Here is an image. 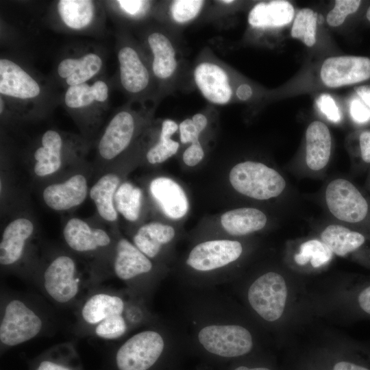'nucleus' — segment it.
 I'll use <instances>...</instances> for the list:
<instances>
[{
    "label": "nucleus",
    "mask_w": 370,
    "mask_h": 370,
    "mask_svg": "<svg viewBox=\"0 0 370 370\" xmlns=\"http://www.w3.org/2000/svg\"><path fill=\"white\" fill-rule=\"evenodd\" d=\"M122 182L120 175L114 171H105L89 189L99 217L106 223L114 224L119 218L114 205L116 192Z\"/></svg>",
    "instance_id": "obj_20"
},
{
    "label": "nucleus",
    "mask_w": 370,
    "mask_h": 370,
    "mask_svg": "<svg viewBox=\"0 0 370 370\" xmlns=\"http://www.w3.org/2000/svg\"><path fill=\"white\" fill-rule=\"evenodd\" d=\"M366 16H367V19L370 21V6L369 7V8H368V10L367 11Z\"/></svg>",
    "instance_id": "obj_50"
},
{
    "label": "nucleus",
    "mask_w": 370,
    "mask_h": 370,
    "mask_svg": "<svg viewBox=\"0 0 370 370\" xmlns=\"http://www.w3.org/2000/svg\"><path fill=\"white\" fill-rule=\"evenodd\" d=\"M85 145L58 130L45 131L28 158L29 174L36 181L49 182L73 166L79 168Z\"/></svg>",
    "instance_id": "obj_1"
},
{
    "label": "nucleus",
    "mask_w": 370,
    "mask_h": 370,
    "mask_svg": "<svg viewBox=\"0 0 370 370\" xmlns=\"http://www.w3.org/2000/svg\"><path fill=\"white\" fill-rule=\"evenodd\" d=\"M234 370H270V369L265 367L248 368L247 367L241 366L236 368Z\"/></svg>",
    "instance_id": "obj_49"
},
{
    "label": "nucleus",
    "mask_w": 370,
    "mask_h": 370,
    "mask_svg": "<svg viewBox=\"0 0 370 370\" xmlns=\"http://www.w3.org/2000/svg\"><path fill=\"white\" fill-rule=\"evenodd\" d=\"M294 16L291 3L284 0L260 2L248 14V23L254 28L278 27L289 23Z\"/></svg>",
    "instance_id": "obj_24"
},
{
    "label": "nucleus",
    "mask_w": 370,
    "mask_h": 370,
    "mask_svg": "<svg viewBox=\"0 0 370 370\" xmlns=\"http://www.w3.org/2000/svg\"><path fill=\"white\" fill-rule=\"evenodd\" d=\"M325 201L331 213L343 221L360 222L368 212L366 199L352 183L345 179H336L328 184Z\"/></svg>",
    "instance_id": "obj_11"
},
{
    "label": "nucleus",
    "mask_w": 370,
    "mask_h": 370,
    "mask_svg": "<svg viewBox=\"0 0 370 370\" xmlns=\"http://www.w3.org/2000/svg\"><path fill=\"white\" fill-rule=\"evenodd\" d=\"M198 340L208 352L226 358L245 355L253 347L250 332L237 325L206 326L199 331Z\"/></svg>",
    "instance_id": "obj_5"
},
{
    "label": "nucleus",
    "mask_w": 370,
    "mask_h": 370,
    "mask_svg": "<svg viewBox=\"0 0 370 370\" xmlns=\"http://www.w3.org/2000/svg\"><path fill=\"white\" fill-rule=\"evenodd\" d=\"M138 116L130 107L118 111L102 132L97 145L99 169L105 171L108 165L130 146L137 132Z\"/></svg>",
    "instance_id": "obj_3"
},
{
    "label": "nucleus",
    "mask_w": 370,
    "mask_h": 370,
    "mask_svg": "<svg viewBox=\"0 0 370 370\" xmlns=\"http://www.w3.org/2000/svg\"><path fill=\"white\" fill-rule=\"evenodd\" d=\"M361 1L358 0H336L334 7L327 14L326 21L332 27L341 25L346 17L356 12Z\"/></svg>",
    "instance_id": "obj_38"
},
{
    "label": "nucleus",
    "mask_w": 370,
    "mask_h": 370,
    "mask_svg": "<svg viewBox=\"0 0 370 370\" xmlns=\"http://www.w3.org/2000/svg\"><path fill=\"white\" fill-rule=\"evenodd\" d=\"M123 309L124 303L121 297L101 293L93 295L85 302L81 314L86 323L97 325L109 317L122 314Z\"/></svg>",
    "instance_id": "obj_28"
},
{
    "label": "nucleus",
    "mask_w": 370,
    "mask_h": 370,
    "mask_svg": "<svg viewBox=\"0 0 370 370\" xmlns=\"http://www.w3.org/2000/svg\"><path fill=\"white\" fill-rule=\"evenodd\" d=\"M321 238L332 253L340 256L355 251L365 241L362 234L339 225H328L321 233Z\"/></svg>",
    "instance_id": "obj_30"
},
{
    "label": "nucleus",
    "mask_w": 370,
    "mask_h": 370,
    "mask_svg": "<svg viewBox=\"0 0 370 370\" xmlns=\"http://www.w3.org/2000/svg\"><path fill=\"white\" fill-rule=\"evenodd\" d=\"M179 130L178 124L170 119H164L158 142L146 153V160L151 164H160L174 156L180 147V143L171 138Z\"/></svg>",
    "instance_id": "obj_31"
},
{
    "label": "nucleus",
    "mask_w": 370,
    "mask_h": 370,
    "mask_svg": "<svg viewBox=\"0 0 370 370\" xmlns=\"http://www.w3.org/2000/svg\"><path fill=\"white\" fill-rule=\"evenodd\" d=\"M108 97V84L103 80H95L91 84L86 82L68 87L64 102L71 111L82 112L92 106L106 102Z\"/></svg>",
    "instance_id": "obj_25"
},
{
    "label": "nucleus",
    "mask_w": 370,
    "mask_h": 370,
    "mask_svg": "<svg viewBox=\"0 0 370 370\" xmlns=\"http://www.w3.org/2000/svg\"><path fill=\"white\" fill-rule=\"evenodd\" d=\"M36 234V223L29 216L20 214L10 220L1 236V265L12 267L19 262Z\"/></svg>",
    "instance_id": "obj_13"
},
{
    "label": "nucleus",
    "mask_w": 370,
    "mask_h": 370,
    "mask_svg": "<svg viewBox=\"0 0 370 370\" xmlns=\"http://www.w3.org/2000/svg\"><path fill=\"white\" fill-rule=\"evenodd\" d=\"M195 84L201 95L212 104H228L234 97L231 77L224 64L212 58H201L193 71Z\"/></svg>",
    "instance_id": "obj_8"
},
{
    "label": "nucleus",
    "mask_w": 370,
    "mask_h": 370,
    "mask_svg": "<svg viewBox=\"0 0 370 370\" xmlns=\"http://www.w3.org/2000/svg\"><path fill=\"white\" fill-rule=\"evenodd\" d=\"M358 301L361 309L370 314V286L360 293Z\"/></svg>",
    "instance_id": "obj_45"
},
{
    "label": "nucleus",
    "mask_w": 370,
    "mask_h": 370,
    "mask_svg": "<svg viewBox=\"0 0 370 370\" xmlns=\"http://www.w3.org/2000/svg\"><path fill=\"white\" fill-rule=\"evenodd\" d=\"M42 328V320L34 310L23 301L12 299L7 304L0 323L1 343L21 345L37 336Z\"/></svg>",
    "instance_id": "obj_7"
},
{
    "label": "nucleus",
    "mask_w": 370,
    "mask_h": 370,
    "mask_svg": "<svg viewBox=\"0 0 370 370\" xmlns=\"http://www.w3.org/2000/svg\"><path fill=\"white\" fill-rule=\"evenodd\" d=\"M68 357L45 356L34 362L32 370H79Z\"/></svg>",
    "instance_id": "obj_39"
},
{
    "label": "nucleus",
    "mask_w": 370,
    "mask_h": 370,
    "mask_svg": "<svg viewBox=\"0 0 370 370\" xmlns=\"http://www.w3.org/2000/svg\"><path fill=\"white\" fill-rule=\"evenodd\" d=\"M116 2L121 12L131 18L144 16L151 5L150 1L141 0H119Z\"/></svg>",
    "instance_id": "obj_40"
},
{
    "label": "nucleus",
    "mask_w": 370,
    "mask_h": 370,
    "mask_svg": "<svg viewBox=\"0 0 370 370\" xmlns=\"http://www.w3.org/2000/svg\"><path fill=\"white\" fill-rule=\"evenodd\" d=\"M43 286L47 293L58 303L65 304L73 299L80 286L76 260L67 254L55 256L44 271Z\"/></svg>",
    "instance_id": "obj_10"
},
{
    "label": "nucleus",
    "mask_w": 370,
    "mask_h": 370,
    "mask_svg": "<svg viewBox=\"0 0 370 370\" xmlns=\"http://www.w3.org/2000/svg\"><path fill=\"white\" fill-rule=\"evenodd\" d=\"M320 75L323 84L330 88L359 83L370 78V59L353 56L330 57L323 62Z\"/></svg>",
    "instance_id": "obj_14"
},
{
    "label": "nucleus",
    "mask_w": 370,
    "mask_h": 370,
    "mask_svg": "<svg viewBox=\"0 0 370 370\" xmlns=\"http://www.w3.org/2000/svg\"><path fill=\"white\" fill-rule=\"evenodd\" d=\"M208 120L206 114L199 112L186 118L179 124L180 140L182 144L199 143L201 133L206 128Z\"/></svg>",
    "instance_id": "obj_36"
},
{
    "label": "nucleus",
    "mask_w": 370,
    "mask_h": 370,
    "mask_svg": "<svg viewBox=\"0 0 370 370\" xmlns=\"http://www.w3.org/2000/svg\"><path fill=\"white\" fill-rule=\"evenodd\" d=\"M229 180L237 192L258 200L278 197L286 186L284 179L278 171L254 161H245L234 166L230 172Z\"/></svg>",
    "instance_id": "obj_2"
},
{
    "label": "nucleus",
    "mask_w": 370,
    "mask_h": 370,
    "mask_svg": "<svg viewBox=\"0 0 370 370\" xmlns=\"http://www.w3.org/2000/svg\"><path fill=\"white\" fill-rule=\"evenodd\" d=\"M332 257V251L321 241L310 240L302 243L294 259L297 264L304 265L310 262L314 268L328 263Z\"/></svg>",
    "instance_id": "obj_34"
},
{
    "label": "nucleus",
    "mask_w": 370,
    "mask_h": 370,
    "mask_svg": "<svg viewBox=\"0 0 370 370\" xmlns=\"http://www.w3.org/2000/svg\"><path fill=\"white\" fill-rule=\"evenodd\" d=\"M205 3L201 0H175L169 5V14L174 23L187 24L199 16Z\"/></svg>",
    "instance_id": "obj_35"
},
{
    "label": "nucleus",
    "mask_w": 370,
    "mask_h": 370,
    "mask_svg": "<svg viewBox=\"0 0 370 370\" xmlns=\"http://www.w3.org/2000/svg\"><path fill=\"white\" fill-rule=\"evenodd\" d=\"M333 370H370V369L354 362L341 361L334 365Z\"/></svg>",
    "instance_id": "obj_46"
},
{
    "label": "nucleus",
    "mask_w": 370,
    "mask_h": 370,
    "mask_svg": "<svg viewBox=\"0 0 370 370\" xmlns=\"http://www.w3.org/2000/svg\"><path fill=\"white\" fill-rule=\"evenodd\" d=\"M119 81L129 95L141 96L149 90L155 79L151 68L137 48L130 44L122 45L117 53Z\"/></svg>",
    "instance_id": "obj_12"
},
{
    "label": "nucleus",
    "mask_w": 370,
    "mask_h": 370,
    "mask_svg": "<svg viewBox=\"0 0 370 370\" xmlns=\"http://www.w3.org/2000/svg\"><path fill=\"white\" fill-rule=\"evenodd\" d=\"M126 330L127 325L122 314H115L96 325L95 332L101 338L113 340L122 336Z\"/></svg>",
    "instance_id": "obj_37"
},
{
    "label": "nucleus",
    "mask_w": 370,
    "mask_h": 370,
    "mask_svg": "<svg viewBox=\"0 0 370 370\" xmlns=\"http://www.w3.org/2000/svg\"><path fill=\"white\" fill-rule=\"evenodd\" d=\"M355 90L370 110V85L356 86Z\"/></svg>",
    "instance_id": "obj_48"
},
{
    "label": "nucleus",
    "mask_w": 370,
    "mask_h": 370,
    "mask_svg": "<svg viewBox=\"0 0 370 370\" xmlns=\"http://www.w3.org/2000/svg\"><path fill=\"white\" fill-rule=\"evenodd\" d=\"M306 161L313 171L324 168L330 157L332 138L330 130L323 122H312L306 132Z\"/></svg>",
    "instance_id": "obj_23"
},
{
    "label": "nucleus",
    "mask_w": 370,
    "mask_h": 370,
    "mask_svg": "<svg viewBox=\"0 0 370 370\" xmlns=\"http://www.w3.org/2000/svg\"><path fill=\"white\" fill-rule=\"evenodd\" d=\"M360 148L362 160L370 163V132L361 133L359 138Z\"/></svg>",
    "instance_id": "obj_44"
},
{
    "label": "nucleus",
    "mask_w": 370,
    "mask_h": 370,
    "mask_svg": "<svg viewBox=\"0 0 370 370\" xmlns=\"http://www.w3.org/2000/svg\"><path fill=\"white\" fill-rule=\"evenodd\" d=\"M317 13L310 8H303L298 12L291 28V36L303 42L308 47L316 42Z\"/></svg>",
    "instance_id": "obj_33"
},
{
    "label": "nucleus",
    "mask_w": 370,
    "mask_h": 370,
    "mask_svg": "<svg viewBox=\"0 0 370 370\" xmlns=\"http://www.w3.org/2000/svg\"><path fill=\"white\" fill-rule=\"evenodd\" d=\"M317 104L320 110L332 122L337 123L341 119L339 109L333 98L328 94L319 97Z\"/></svg>",
    "instance_id": "obj_41"
},
{
    "label": "nucleus",
    "mask_w": 370,
    "mask_h": 370,
    "mask_svg": "<svg viewBox=\"0 0 370 370\" xmlns=\"http://www.w3.org/2000/svg\"><path fill=\"white\" fill-rule=\"evenodd\" d=\"M164 347L162 336L153 330L138 332L117 349L114 356L115 370H149L157 362Z\"/></svg>",
    "instance_id": "obj_4"
},
{
    "label": "nucleus",
    "mask_w": 370,
    "mask_h": 370,
    "mask_svg": "<svg viewBox=\"0 0 370 370\" xmlns=\"http://www.w3.org/2000/svg\"><path fill=\"white\" fill-rule=\"evenodd\" d=\"M350 113L352 118L358 123H365L370 119V110L359 99L352 101Z\"/></svg>",
    "instance_id": "obj_43"
},
{
    "label": "nucleus",
    "mask_w": 370,
    "mask_h": 370,
    "mask_svg": "<svg viewBox=\"0 0 370 370\" xmlns=\"http://www.w3.org/2000/svg\"><path fill=\"white\" fill-rule=\"evenodd\" d=\"M142 201V190L130 182H122L114 196L118 214L130 222H136L140 218Z\"/></svg>",
    "instance_id": "obj_32"
},
{
    "label": "nucleus",
    "mask_w": 370,
    "mask_h": 370,
    "mask_svg": "<svg viewBox=\"0 0 370 370\" xmlns=\"http://www.w3.org/2000/svg\"><path fill=\"white\" fill-rule=\"evenodd\" d=\"M149 189L151 197L168 218L179 219L188 212L189 203L186 193L173 180L156 177L150 182Z\"/></svg>",
    "instance_id": "obj_19"
},
{
    "label": "nucleus",
    "mask_w": 370,
    "mask_h": 370,
    "mask_svg": "<svg viewBox=\"0 0 370 370\" xmlns=\"http://www.w3.org/2000/svg\"><path fill=\"white\" fill-rule=\"evenodd\" d=\"M287 288L283 277L269 272L256 279L248 291L251 308L264 320L274 321L283 314Z\"/></svg>",
    "instance_id": "obj_6"
},
{
    "label": "nucleus",
    "mask_w": 370,
    "mask_h": 370,
    "mask_svg": "<svg viewBox=\"0 0 370 370\" xmlns=\"http://www.w3.org/2000/svg\"><path fill=\"white\" fill-rule=\"evenodd\" d=\"M57 11L63 23L69 29L81 30L88 27L95 18V3L90 0H60Z\"/></svg>",
    "instance_id": "obj_29"
},
{
    "label": "nucleus",
    "mask_w": 370,
    "mask_h": 370,
    "mask_svg": "<svg viewBox=\"0 0 370 370\" xmlns=\"http://www.w3.org/2000/svg\"><path fill=\"white\" fill-rule=\"evenodd\" d=\"M103 60L94 52H88L77 57H68L58 65L57 73L69 86L86 83L101 70Z\"/></svg>",
    "instance_id": "obj_22"
},
{
    "label": "nucleus",
    "mask_w": 370,
    "mask_h": 370,
    "mask_svg": "<svg viewBox=\"0 0 370 370\" xmlns=\"http://www.w3.org/2000/svg\"><path fill=\"white\" fill-rule=\"evenodd\" d=\"M174 228L160 222H149L141 225L133 236V243L149 258H155L162 246L171 241Z\"/></svg>",
    "instance_id": "obj_27"
},
{
    "label": "nucleus",
    "mask_w": 370,
    "mask_h": 370,
    "mask_svg": "<svg viewBox=\"0 0 370 370\" xmlns=\"http://www.w3.org/2000/svg\"><path fill=\"white\" fill-rule=\"evenodd\" d=\"M204 155V150L200 142L192 143L183 153V162L188 166H195L203 160Z\"/></svg>",
    "instance_id": "obj_42"
},
{
    "label": "nucleus",
    "mask_w": 370,
    "mask_h": 370,
    "mask_svg": "<svg viewBox=\"0 0 370 370\" xmlns=\"http://www.w3.org/2000/svg\"><path fill=\"white\" fill-rule=\"evenodd\" d=\"M146 43L151 56L150 68L154 79L162 84L173 80L179 60L170 37L162 31L153 30L147 34Z\"/></svg>",
    "instance_id": "obj_18"
},
{
    "label": "nucleus",
    "mask_w": 370,
    "mask_h": 370,
    "mask_svg": "<svg viewBox=\"0 0 370 370\" xmlns=\"http://www.w3.org/2000/svg\"><path fill=\"white\" fill-rule=\"evenodd\" d=\"M41 92L40 84L20 64L8 58L0 59L1 97L25 102L36 99Z\"/></svg>",
    "instance_id": "obj_16"
},
{
    "label": "nucleus",
    "mask_w": 370,
    "mask_h": 370,
    "mask_svg": "<svg viewBox=\"0 0 370 370\" xmlns=\"http://www.w3.org/2000/svg\"><path fill=\"white\" fill-rule=\"evenodd\" d=\"M243 247L238 241H208L197 245L190 252L186 264L199 271H212L236 260Z\"/></svg>",
    "instance_id": "obj_15"
},
{
    "label": "nucleus",
    "mask_w": 370,
    "mask_h": 370,
    "mask_svg": "<svg viewBox=\"0 0 370 370\" xmlns=\"http://www.w3.org/2000/svg\"><path fill=\"white\" fill-rule=\"evenodd\" d=\"M152 262L134 243L127 239L120 238L115 247L113 269L115 275L122 280H128L149 273Z\"/></svg>",
    "instance_id": "obj_21"
},
{
    "label": "nucleus",
    "mask_w": 370,
    "mask_h": 370,
    "mask_svg": "<svg viewBox=\"0 0 370 370\" xmlns=\"http://www.w3.org/2000/svg\"><path fill=\"white\" fill-rule=\"evenodd\" d=\"M267 218L261 210L254 208H239L223 213L221 223L233 236H243L262 230Z\"/></svg>",
    "instance_id": "obj_26"
},
{
    "label": "nucleus",
    "mask_w": 370,
    "mask_h": 370,
    "mask_svg": "<svg viewBox=\"0 0 370 370\" xmlns=\"http://www.w3.org/2000/svg\"><path fill=\"white\" fill-rule=\"evenodd\" d=\"M62 236L66 245L80 254L93 253L109 247L112 238L107 230L92 225L79 217L69 219L64 225Z\"/></svg>",
    "instance_id": "obj_17"
},
{
    "label": "nucleus",
    "mask_w": 370,
    "mask_h": 370,
    "mask_svg": "<svg viewBox=\"0 0 370 370\" xmlns=\"http://www.w3.org/2000/svg\"><path fill=\"white\" fill-rule=\"evenodd\" d=\"M253 91L251 86L247 84H242L238 86L236 96L241 101H247L252 95Z\"/></svg>",
    "instance_id": "obj_47"
},
{
    "label": "nucleus",
    "mask_w": 370,
    "mask_h": 370,
    "mask_svg": "<svg viewBox=\"0 0 370 370\" xmlns=\"http://www.w3.org/2000/svg\"><path fill=\"white\" fill-rule=\"evenodd\" d=\"M87 175L75 171L64 178L48 182L42 188L41 197L47 207L58 212H65L82 205L89 194Z\"/></svg>",
    "instance_id": "obj_9"
}]
</instances>
